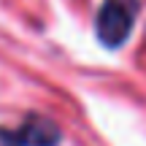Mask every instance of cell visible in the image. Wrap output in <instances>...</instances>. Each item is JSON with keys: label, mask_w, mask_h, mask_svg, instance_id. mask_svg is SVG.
I'll return each instance as SVG.
<instances>
[{"label": "cell", "mask_w": 146, "mask_h": 146, "mask_svg": "<svg viewBox=\"0 0 146 146\" xmlns=\"http://www.w3.org/2000/svg\"><path fill=\"white\" fill-rule=\"evenodd\" d=\"M138 11H141V0H103L95 16L98 41L108 49H119L135 27Z\"/></svg>", "instance_id": "obj_1"}, {"label": "cell", "mask_w": 146, "mask_h": 146, "mask_svg": "<svg viewBox=\"0 0 146 146\" xmlns=\"http://www.w3.org/2000/svg\"><path fill=\"white\" fill-rule=\"evenodd\" d=\"M19 138L22 146H60L62 133H60L57 122H52L49 116L30 114L19 127Z\"/></svg>", "instance_id": "obj_2"}, {"label": "cell", "mask_w": 146, "mask_h": 146, "mask_svg": "<svg viewBox=\"0 0 146 146\" xmlns=\"http://www.w3.org/2000/svg\"><path fill=\"white\" fill-rule=\"evenodd\" d=\"M0 146H22L19 130H8V127H0Z\"/></svg>", "instance_id": "obj_3"}]
</instances>
